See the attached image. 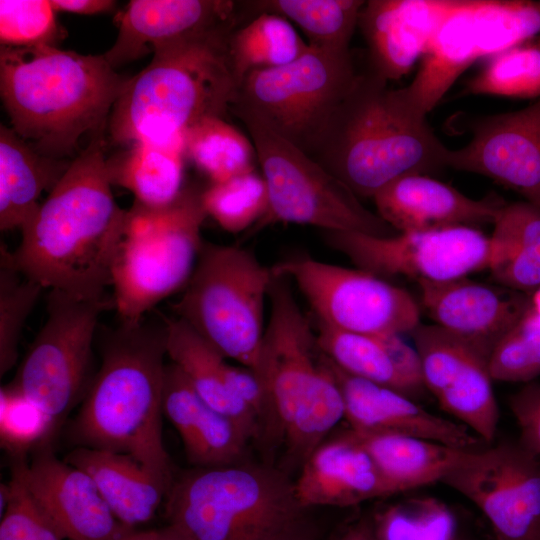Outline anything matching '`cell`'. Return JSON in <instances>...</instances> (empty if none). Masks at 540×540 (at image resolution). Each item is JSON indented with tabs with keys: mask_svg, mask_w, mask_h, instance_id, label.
Wrapping results in <instances>:
<instances>
[{
	"mask_svg": "<svg viewBox=\"0 0 540 540\" xmlns=\"http://www.w3.org/2000/svg\"><path fill=\"white\" fill-rule=\"evenodd\" d=\"M273 278L271 267L264 266L251 251L204 242L173 310L223 357L255 372Z\"/></svg>",
	"mask_w": 540,
	"mask_h": 540,
	"instance_id": "8",
	"label": "cell"
},
{
	"mask_svg": "<svg viewBox=\"0 0 540 540\" xmlns=\"http://www.w3.org/2000/svg\"><path fill=\"white\" fill-rule=\"evenodd\" d=\"M8 502L1 514L0 540H66L11 470Z\"/></svg>",
	"mask_w": 540,
	"mask_h": 540,
	"instance_id": "45",
	"label": "cell"
},
{
	"mask_svg": "<svg viewBox=\"0 0 540 540\" xmlns=\"http://www.w3.org/2000/svg\"><path fill=\"white\" fill-rule=\"evenodd\" d=\"M184 154L212 183L253 171L257 158L251 139L219 117L202 119L185 131Z\"/></svg>",
	"mask_w": 540,
	"mask_h": 540,
	"instance_id": "37",
	"label": "cell"
},
{
	"mask_svg": "<svg viewBox=\"0 0 540 540\" xmlns=\"http://www.w3.org/2000/svg\"><path fill=\"white\" fill-rule=\"evenodd\" d=\"M470 130L469 143L449 151L447 167L489 177L540 210V100L476 118Z\"/></svg>",
	"mask_w": 540,
	"mask_h": 540,
	"instance_id": "17",
	"label": "cell"
},
{
	"mask_svg": "<svg viewBox=\"0 0 540 540\" xmlns=\"http://www.w3.org/2000/svg\"><path fill=\"white\" fill-rule=\"evenodd\" d=\"M493 224V278L531 296L540 290V210L528 202L505 204Z\"/></svg>",
	"mask_w": 540,
	"mask_h": 540,
	"instance_id": "32",
	"label": "cell"
},
{
	"mask_svg": "<svg viewBox=\"0 0 540 540\" xmlns=\"http://www.w3.org/2000/svg\"><path fill=\"white\" fill-rule=\"evenodd\" d=\"M68 429L74 447L125 453L173 481L163 434L166 321H121Z\"/></svg>",
	"mask_w": 540,
	"mask_h": 540,
	"instance_id": "4",
	"label": "cell"
},
{
	"mask_svg": "<svg viewBox=\"0 0 540 540\" xmlns=\"http://www.w3.org/2000/svg\"><path fill=\"white\" fill-rule=\"evenodd\" d=\"M464 94L532 98L540 95V35L489 58Z\"/></svg>",
	"mask_w": 540,
	"mask_h": 540,
	"instance_id": "39",
	"label": "cell"
},
{
	"mask_svg": "<svg viewBox=\"0 0 540 540\" xmlns=\"http://www.w3.org/2000/svg\"><path fill=\"white\" fill-rule=\"evenodd\" d=\"M332 540H375L371 516L351 522Z\"/></svg>",
	"mask_w": 540,
	"mask_h": 540,
	"instance_id": "49",
	"label": "cell"
},
{
	"mask_svg": "<svg viewBox=\"0 0 540 540\" xmlns=\"http://www.w3.org/2000/svg\"><path fill=\"white\" fill-rule=\"evenodd\" d=\"M309 48L291 23L260 13L231 32L228 55L237 85L250 73L289 64Z\"/></svg>",
	"mask_w": 540,
	"mask_h": 540,
	"instance_id": "34",
	"label": "cell"
},
{
	"mask_svg": "<svg viewBox=\"0 0 540 540\" xmlns=\"http://www.w3.org/2000/svg\"><path fill=\"white\" fill-rule=\"evenodd\" d=\"M421 303L436 325L489 357L531 306V296L466 277L417 282Z\"/></svg>",
	"mask_w": 540,
	"mask_h": 540,
	"instance_id": "19",
	"label": "cell"
},
{
	"mask_svg": "<svg viewBox=\"0 0 540 540\" xmlns=\"http://www.w3.org/2000/svg\"><path fill=\"white\" fill-rule=\"evenodd\" d=\"M183 155L154 144H131L119 155L107 158L110 182L132 192L134 204L149 209L166 207L184 190Z\"/></svg>",
	"mask_w": 540,
	"mask_h": 540,
	"instance_id": "33",
	"label": "cell"
},
{
	"mask_svg": "<svg viewBox=\"0 0 540 540\" xmlns=\"http://www.w3.org/2000/svg\"><path fill=\"white\" fill-rule=\"evenodd\" d=\"M163 414L177 430L194 467L242 462L250 438L235 421L207 404L172 362L165 369Z\"/></svg>",
	"mask_w": 540,
	"mask_h": 540,
	"instance_id": "25",
	"label": "cell"
},
{
	"mask_svg": "<svg viewBox=\"0 0 540 540\" xmlns=\"http://www.w3.org/2000/svg\"><path fill=\"white\" fill-rule=\"evenodd\" d=\"M271 270L294 283L310 305L316 322L333 329L366 335L413 332L420 310L403 288L364 270L297 255Z\"/></svg>",
	"mask_w": 540,
	"mask_h": 540,
	"instance_id": "12",
	"label": "cell"
},
{
	"mask_svg": "<svg viewBox=\"0 0 540 540\" xmlns=\"http://www.w3.org/2000/svg\"><path fill=\"white\" fill-rule=\"evenodd\" d=\"M369 66L332 112L310 157L358 197L395 179L447 167L450 149L405 87L392 89Z\"/></svg>",
	"mask_w": 540,
	"mask_h": 540,
	"instance_id": "3",
	"label": "cell"
},
{
	"mask_svg": "<svg viewBox=\"0 0 540 540\" xmlns=\"http://www.w3.org/2000/svg\"><path fill=\"white\" fill-rule=\"evenodd\" d=\"M291 284L288 278L274 275L268 297L270 315L255 371L267 394L274 432L282 437L311 389L321 359L316 330Z\"/></svg>",
	"mask_w": 540,
	"mask_h": 540,
	"instance_id": "15",
	"label": "cell"
},
{
	"mask_svg": "<svg viewBox=\"0 0 540 540\" xmlns=\"http://www.w3.org/2000/svg\"><path fill=\"white\" fill-rule=\"evenodd\" d=\"M479 0H463L439 26L412 82L405 87L414 104L428 114L455 80L481 59L476 28Z\"/></svg>",
	"mask_w": 540,
	"mask_h": 540,
	"instance_id": "28",
	"label": "cell"
},
{
	"mask_svg": "<svg viewBox=\"0 0 540 540\" xmlns=\"http://www.w3.org/2000/svg\"><path fill=\"white\" fill-rule=\"evenodd\" d=\"M58 427L36 403L8 384L0 392V443L11 458L49 445Z\"/></svg>",
	"mask_w": 540,
	"mask_h": 540,
	"instance_id": "42",
	"label": "cell"
},
{
	"mask_svg": "<svg viewBox=\"0 0 540 540\" xmlns=\"http://www.w3.org/2000/svg\"><path fill=\"white\" fill-rule=\"evenodd\" d=\"M377 214L397 232L494 223L506 204L497 196L472 199L424 174L401 176L374 196Z\"/></svg>",
	"mask_w": 540,
	"mask_h": 540,
	"instance_id": "23",
	"label": "cell"
},
{
	"mask_svg": "<svg viewBox=\"0 0 540 540\" xmlns=\"http://www.w3.org/2000/svg\"><path fill=\"white\" fill-rule=\"evenodd\" d=\"M202 192L184 188L170 205L149 209L134 204L113 266L114 308L121 321L136 322L190 280L203 246L207 214Z\"/></svg>",
	"mask_w": 540,
	"mask_h": 540,
	"instance_id": "7",
	"label": "cell"
},
{
	"mask_svg": "<svg viewBox=\"0 0 540 540\" xmlns=\"http://www.w3.org/2000/svg\"><path fill=\"white\" fill-rule=\"evenodd\" d=\"M327 360L343 396L344 418L354 432L403 435L462 449L488 445L462 423L430 413L414 399L353 376Z\"/></svg>",
	"mask_w": 540,
	"mask_h": 540,
	"instance_id": "20",
	"label": "cell"
},
{
	"mask_svg": "<svg viewBox=\"0 0 540 540\" xmlns=\"http://www.w3.org/2000/svg\"><path fill=\"white\" fill-rule=\"evenodd\" d=\"M122 540H190L180 530L167 524L164 527L148 530H130Z\"/></svg>",
	"mask_w": 540,
	"mask_h": 540,
	"instance_id": "48",
	"label": "cell"
},
{
	"mask_svg": "<svg viewBox=\"0 0 540 540\" xmlns=\"http://www.w3.org/2000/svg\"><path fill=\"white\" fill-rule=\"evenodd\" d=\"M325 243L358 269L378 277L403 276L446 282L489 269L490 237L475 227L399 232L373 236L357 232L322 231Z\"/></svg>",
	"mask_w": 540,
	"mask_h": 540,
	"instance_id": "13",
	"label": "cell"
},
{
	"mask_svg": "<svg viewBox=\"0 0 540 540\" xmlns=\"http://www.w3.org/2000/svg\"><path fill=\"white\" fill-rule=\"evenodd\" d=\"M441 482L482 512L496 540H540V457L520 442L473 450Z\"/></svg>",
	"mask_w": 540,
	"mask_h": 540,
	"instance_id": "14",
	"label": "cell"
},
{
	"mask_svg": "<svg viewBox=\"0 0 540 540\" xmlns=\"http://www.w3.org/2000/svg\"><path fill=\"white\" fill-rule=\"evenodd\" d=\"M412 334L426 390L444 412L485 443H493L499 408L490 357L436 324H419Z\"/></svg>",
	"mask_w": 540,
	"mask_h": 540,
	"instance_id": "16",
	"label": "cell"
},
{
	"mask_svg": "<svg viewBox=\"0 0 540 540\" xmlns=\"http://www.w3.org/2000/svg\"><path fill=\"white\" fill-rule=\"evenodd\" d=\"M455 540H496V538L493 537L492 539H489L482 536L479 537L475 535H470L460 526L458 535Z\"/></svg>",
	"mask_w": 540,
	"mask_h": 540,
	"instance_id": "51",
	"label": "cell"
},
{
	"mask_svg": "<svg viewBox=\"0 0 540 540\" xmlns=\"http://www.w3.org/2000/svg\"><path fill=\"white\" fill-rule=\"evenodd\" d=\"M128 79L104 54L0 48V94L12 129L57 160L75 155L84 135L101 136Z\"/></svg>",
	"mask_w": 540,
	"mask_h": 540,
	"instance_id": "2",
	"label": "cell"
},
{
	"mask_svg": "<svg viewBox=\"0 0 540 540\" xmlns=\"http://www.w3.org/2000/svg\"><path fill=\"white\" fill-rule=\"evenodd\" d=\"M489 369L503 382L529 383L540 375V314L532 306L496 345Z\"/></svg>",
	"mask_w": 540,
	"mask_h": 540,
	"instance_id": "44",
	"label": "cell"
},
{
	"mask_svg": "<svg viewBox=\"0 0 540 540\" xmlns=\"http://www.w3.org/2000/svg\"><path fill=\"white\" fill-rule=\"evenodd\" d=\"M463 0H369L358 26L368 46V66L386 80L406 75L425 54L442 22Z\"/></svg>",
	"mask_w": 540,
	"mask_h": 540,
	"instance_id": "22",
	"label": "cell"
},
{
	"mask_svg": "<svg viewBox=\"0 0 540 540\" xmlns=\"http://www.w3.org/2000/svg\"><path fill=\"white\" fill-rule=\"evenodd\" d=\"M240 21L159 47L151 62L129 78L111 112L116 144L149 143L184 153L185 131L202 119L223 118L237 82L228 39Z\"/></svg>",
	"mask_w": 540,
	"mask_h": 540,
	"instance_id": "5",
	"label": "cell"
},
{
	"mask_svg": "<svg viewBox=\"0 0 540 540\" xmlns=\"http://www.w3.org/2000/svg\"><path fill=\"white\" fill-rule=\"evenodd\" d=\"M165 321L171 362L207 404L235 421L250 439L258 436L261 426L256 415L229 388L226 358L181 319Z\"/></svg>",
	"mask_w": 540,
	"mask_h": 540,
	"instance_id": "29",
	"label": "cell"
},
{
	"mask_svg": "<svg viewBox=\"0 0 540 540\" xmlns=\"http://www.w3.org/2000/svg\"><path fill=\"white\" fill-rule=\"evenodd\" d=\"M207 216L227 232L251 229L266 213L268 193L263 176L255 170L219 183L202 192Z\"/></svg>",
	"mask_w": 540,
	"mask_h": 540,
	"instance_id": "40",
	"label": "cell"
},
{
	"mask_svg": "<svg viewBox=\"0 0 540 540\" xmlns=\"http://www.w3.org/2000/svg\"><path fill=\"white\" fill-rule=\"evenodd\" d=\"M351 432L373 460L392 495L441 482L475 450L403 435Z\"/></svg>",
	"mask_w": 540,
	"mask_h": 540,
	"instance_id": "30",
	"label": "cell"
},
{
	"mask_svg": "<svg viewBox=\"0 0 540 540\" xmlns=\"http://www.w3.org/2000/svg\"><path fill=\"white\" fill-rule=\"evenodd\" d=\"M70 161L37 152L12 128L0 126V229L20 228L34 214L45 189L58 183Z\"/></svg>",
	"mask_w": 540,
	"mask_h": 540,
	"instance_id": "31",
	"label": "cell"
},
{
	"mask_svg": "<svg viewBox=\"0 0 540 540\" xmlns=\"http://www.w3.org/2000/svg\"><path fill=\"white\" fill-rule=\"evenodd\" d=\"M64 460L85 471L114 516L133 529L152 519L173 482L125 453L74 447Z\"/></svg>",
	"mask_w": 540,
	"mask_h": 540,
	"instance_id": "27",
	"label": "cell"
},
{
	"mask_svg": "<svg viewBox=\"0 0 540 540\" xmlns=\"http://www.w3.org/2000/svg\"><path fill=\"white\" fill-rule=\"evenodd\" d=\"M277 540H315V536L309 527L308 522L293 529Z\"/></svg>",
	"mask_w": 540,
	"mask_h": 540,
	"instance_id": "50",
	"label": "cell"
},
{
	"mask_svg": "<svg viewBox=\"0 0 540 540\" xmlns=\"http://www.w3.org/2000/svg\"><path fill=\"white\" fill-rule=\"evenodd\" d=\"M230 111L249 133L268 193L267 211L250 234L280 222L380 237L399 233L367 209L347 185L255 114L235 107Z\"/></svg>",
	"mask_w": 540,
	"mask_h": 540,
	"instance_id": "9",
	"label": "cell"
},
{
	"mask_svg": "<svg viewBox=\"0 0 540 540\" xmlns=\"http://www.w3.org/2000/svg\"><path fill=\"white\" fill-rule=\"evenodd\" d=\"M164 503L167 524L190 540H277L307 523L285 473L244 462L186 471Z\"/></svg>",
	"mask_w": 540,
	"mask_h": 540,
	"instance_id": "6",
	"label": "cell"
},
{
	"mask_svg": "<svg viewBox=\"0 0 540 540\" xmlns=\"http://www.w3.org/2000/svg\"><path fill=\"white\" fill-rule=\"evenodd\" d=\"M11 470L66 540H122L133 529L114 516L93 479L60 460L50 445L30 461L12 458Z\"/></svg>",
	"mask_w": 540,
	"mask_h": 540,
	"instance_id": "18",
	"label": "cell"
},
{
	"mask_svg": "<svg viewBox=\"0 0 540 540\" xmlns=\"http://www.w3.org/2000/svg\"><path fill=\"white\" fill-rule=\"evenodd\" d=\"M520 429V444L540 457V384L529 382L509 399Z\"/></svg>",
	"mask_w": 540,
	"mask_h": 540,
	"instance_id": "46",
	"label": "cell"
},
{
	"mask_svg": "<svg viewBox=\"0 0 540 540\" xmlns=\"http://www.w3.org/2000/svg\"><path fill=\"white\" fill-rule=\"evenodd\" d=\"M344 415L341 390L327 358L321 353L315 381L283 437L289 459L302 466Z\"/></svg>",
	"mask_w": 540,
	"mask_h": 540,
	"instance_id": "36",
	"label": "cell"
},
{
	"mask_svg": "<svg viewBox=\"0 0 540 540\" xmlns=\"http://www.w3.org/2000/svg\"><path fill=\"white\" fill-rule=\"evenodd\" d=\"M56 12L81 15H94L113 10L115 1L111 0H51Z\"/></svg>",
	"mask_w": 540,
	"mask_h": 540,
	"instance_id": "47",
	"label": "cell"
},
{
	"mask_svg": "<svg viewBox=\"0 0 540 540\" xmlns=\"http://www.w3.org/2000/svg\"><path fill=\"white\" fill-rule=\"evenodd\" d=\"M104 147L95 137L71 160L8 251L12 265L43 288L98 299L112 284L127 210L114 200Z\"/></svg>",
	"mask_w": 540,
	"mask_h": 540,
	"instance_id": "1",
	"label": "cell"
},
{
	"mask_svg": "<svg viewBox=\"0 0 540 540\" xmlns=\"http://www.w3.org/2000/svg\"><path fill=\"white\" fill-rule=\"evenodd\" d=\"M302 507H351L391 496L373 460L350 429L324 441L301 466L294 482Z\"/></svg>",
	"mask_w": 540,
	"mask_h": 540,
	"instance_id": "24",
	"label": "cell"
},
{
	"mask_svg": "<svg viewBox=\"0 0 540 540\" xmlns=\"http://www.w3.org/2000/svg\"><path fill=\"white\" fill-rule=\"evenodd\" d=\"M64 37L51 0H0V47H58Z\"/></svg>",
	"mask_w": 540,
	"mask_h": 540,
	"instance_id": "43",
	"label": "cell"
},
{
	"mask_svg": "<svg viewBox=\"0 0 540 540\" xmlns=\"http://www.w3.org/2000/svg\"><path fill=\"white\" fill-rule=\"evenodd\" d=\"M0 262V375L18 360V348L26 320L44 289L20 273L11 263L8 250L1 246Z\"/></svg>",
	"mask_w": 540,
	"mask_h": 540,
	"instance_id": "41",
	"label": "cell"
},
{
	"mask_svg": "<svg viewBox=\"0 0 540 540\" xmlns=\"http://www.w3.org/2000/svg\"><path fill=\"white\" fill-rule=\"evenodd\" d=\"M357 74L350 50L332 51L309 45L289 64L248 74L238 85L230 109L252 112L310 156Z\"/></svg>",
	"mask_w": 540,
	"mask_h": 540,
	"instance_id": "10",
	"label": "cell"
},
{
	"mask_svg": "<svg viewBox=\"0 0 540 540\" xmlns=\"http://www.w3.org/2000/svg\"><path fill=\"white\" fill-rule=\"evenodd\" d=\"M113 298L82 299L58 290L47 296V319L10 383L63 423L82 401L90 377L92 345L100 315Z\"/></svg>",
	"mask_w": 540,
	"mask_h": 540,
	"instance_id": "11",
	"label": "cell"
},
{
	"mask_svg": "<svg viewBox=\"0 0 540 540\" xmlns=\"http://www.w3.org/2000/svg\"><path fill=\"white\" fill-rule=\"evenodd\" d=\"M315 325L319 350L343 371L414 400L427 391L418 354L400 335L357 334Z\"/></svg>",
	"mask_w": 540,
	"mask_h": 540,
	"instance_id": "26",
	"label": "cell"
},
{
	"mask_svg": "<svg viewBox=\"0 0 540 540\" xmlns=\"http://www.w3.org/2000/svg\"><path fill=\"white\" fill-rule=\"evenodd\" d=\"M375 540H455L456 513L434 497H411L371 516Z\"/></svg>",
	"mask_w": 540,
	"mask_h": 540,
	"instance_id": "38",
	"label": "cell"
},
{
	"mask_svg": "<svg viewBox=\"0 0 540 540\" xmlns=\"http://www.w3.org/2000/svg\"><path fill=\"white\" fill-rule=\"evenodd\" d=\"M362 0H265L246 1L253 17L273 13L294 22L313 47L349 51L358 26Z\"/></svg>",
	"mask_w": 540,
	"mask_h": 540,
	"instance_id": "35",
	"label": "cell"
},
{
	"mask_svg": "<svg viewBox=\"0 0 540 540\" xmlns=\"http://www.w3.org/2000/svg\"><path fill=\"white\" fill-rule=\"evenodd\" d=\"M240 3L228 0H132L117 15L118 36L104 56L116 69L164 45L242 20Z\"/></svg>",
	"mask_w": 540,
	"mask_h": 540,
	"instance_id": "21",
	"label": "cell"
}]
</instances>
